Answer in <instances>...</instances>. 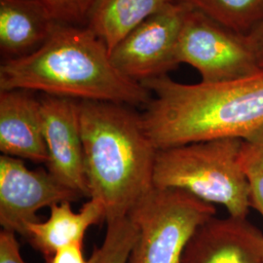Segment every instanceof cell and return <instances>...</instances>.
I'll return each mask as SVG.
<instances>
[{"instance_id":"obj_9","label":"cell","mask_w":263,"mask_h":263,"mask_svg":"<svg viewBox=\"0 0 263 263\" xmlns=\"http://www.w3.org/2000/svg\"><path fill=\"white\" fill-rule=\"evenodd\" d=\"M40 104L48 172L80 197H90L78 101L44 95Z\"/></svg>"},{"instance_id":"obj_2","label":"cell","mask_w":263,"mask_h":263,"mask_svg":"<svg viewBox=\"0 0 263 263\" xmlns=\"http://www.w3.org/2000/svg\"><path fill=\"white\" fill-rule=\"evenodd\" d=\"M141 84L152 96L141 117L158 151L216 139L247 141L263 129V73L197 84L165 76Z\"/></svg>"},{"instance_id":"obj_14","label":"cell","mask_w":263,"mask_h":263,"mask_svg":"<svg viewBox=\"0 0 263 263\" xmlns=\"http://www.w3.org/2000/svg\"><path fill=\"white\" fill-rule=\"evenodd\" d=\"M174 0H95L86 27L111 52L132 30Z\"/></svg>"},{"instance_id":"obj_4","label":"cell","mask_w":263,"mask_h":263,"mask_svg":"<svg viewBox=\"0 0 263 263\" xmlns=\"http://www.w3.org/2000/svg\"><path fill=\"white\" fill-rule=\"evenodd\" d=\"M244 141L216 139L160 149L153 185L184 190L204 202L226 208L230 216L247 218L251 202L242 164Z\"/></svg>"},{"instance_id":"obj_22","label":"cell","mask_w":263,"mask_h":263,"mask_svg":"<svg viewBox=\"0 0 263 263\" xmlns=\"http://www.w3.org/2000/svg\"><path fill=\"white\" fill-rule=\"evenodd\" d=\"M258 66L263 70V9L254 26L245 34Z\"/></svg>"},{"instance_id":"obj_15","label":"cell","mask_w":263,"mask_h":263,"mask_svg":"<svg viewBox=\"0 0 263 263\" xmlns=\"http://www.w3.org/2000/svg\"><path fill=\"white\" fill-rule=\"evenodd\" d=\"M206 14L236 32L246 34L263 9V0H174Z\"/></svg>"},{"instance_id":"obj_21","label":"cell","mask_w":263,"mask_h":263,"mask_svg":"<svg viewBox=\"0 0 263 263\" xmlns=\"http://www.w3.org/2000/svg\"><path fill=\"white\" fill-rule=\"evenodd\" d=\"M242 164L243 167L248 165L263 167V129L244 141Z\"/></svg>"},{"instance_id":"obj_6","label":"cell","mask_w":263,"mask_h":263,"mask_svg":"<svg viewBox=\"0 0 263 263\" xmlns=\"http://www.w3.org/2000/svg\"><path fill=\"white\" fill-rule=\"evenodd\" d=\"M177 55L179 65L193 66L208 83L263 73L245 34L190 7L180 29Z\"/></svg>"},{"instance_id":"obj_20","label":"cell","mask_w":263,"mask_h":263,"mask_svg":"<svg viewBox=\"0 0 263 263\" xmlns=\"http://www.w3.org/2000/svg\"><path fill=\"white\" fill-rule=\"evenodd\" d=\"M0 263H27L21 254L17 234L4 229L0 232Z\"/></svg>"},{"instance_id":"obj_17","label":"cell","mask_w":263,"mask_h":263,"mask_svg":"<svg viewBox=\"0 0 263 263\" xmlns=\"http://www.w3.org/2000/svg\"><path fill=\"white\" fill-rule=\"evenodd\" d=\"M61 25L86 26L95 0H39Z\"/></svg>"},{"instance_id":"obj_1","label":"cell","mask_w":263,"mask_h":263,"mask_svg":"<svg viewBox=\"0 0 263 263\" xmlns=\"http://www.w3.org/2000/svg\"><path fill=\"white\" fill-rule=\"evenodd\" d=\"M9 90L129 106H146L152 97L114 66L109 49L90 28L61 24L31 54L2 62L0 91Z\"/></svg>"},{"instance_id":"obj_13","label":"cell","mask_w":263,"mask_h":263,"mask_svg":"<svg viewBox=\"0 0 263 263\" xmlns=\"http://www.w3.org/2000/svg\"><path fill=\"white\" fill-rule=\"evenodd\" d=\"M104 220L103 205L90 199L79 212H74L71 202H62L50 207V216L45 221L28 224L26 239L45 259L57 251L83 243L87 230Z\"/></svg>"},{"instance_id":"obj_8","label":"cell","mask_w":263,"mask_h":263,"mask_svg":"<svg viewBox=\"0 0 263 263\" xmlns=\"http://www.w3.org/2000/svg\"><path fill=\"white\" fill-rule=\"evenodd\" d=\"M80 198L48 171L29 170L23 159L0 157V224L2 229L27 235L28 224L38 221L39 210Z\"/></svg>"},{"instance_id":"obj_3","label":"cell","mask_w":263,"mask_h":263,"mask_svg":"<svg viewBox=\"0 0 263 263\" xmlns=\"http://www.w3.org/2000/svg\"><path fill=\"white\" fill-rule=\"evenodd\" d=\"M78 108L89 198L103 205L105 222L126 217L154 188L158 149L129 105L78 101Z\"/></svg>"},{"instance_id":"obj_19","label":"cell","mask_w":263,"mask_h":263,"mask_svg":"<svg viewBox=\"0 0 263 263\" xmlns=\"http://www.w3.org/2000/svg\"><path fill=\"white\" fill-rule=\"evenodd\" d=\"M97 254L87 259L85 257L83 243L70 245L65 247L45 259V263H96Z\"/></svg>"},{"instance_id":"obj_16","label":"cell","mask_w":263,"mask_h":263,"mask_svg":"<svg viewBox=\"0 0 263 263\" xmlns=\"http://www.w3.org/2000/svg\"><path fill=\"white\" fill-rule=\"evenodd\" d=\"M106 233L101 247L95 248L96 263H128L138 231L129 216L106 222Z\"/></svg>"},{"instance_id":"obj_11","label":"cell","mask_w":263,"mask_h":263,"mask_svg":"<svg viewBox=\"0 0 263 263\" xmlns=\"http://www.w3.org/2000/svg\"><path fill=\"white\" fill-rule=\"evenodd\" d=\"M0 151L46 165L40 100L29 91H0Z\"/></svg>"},{"instance_id":"obj_18","label":"cell","mask_w":263,"mask_h":263,"mask_svg":"<svg viewBox=\"0 0 263 263\" xmlns=\"http://www.w3.org/2000/svg\"><path fill=\"white\" fill-rule=\"evenodd\" d=\"M244 170L249 180L251 208L263 217V167L248 165L244 166Z\"/></svg>"},{"instance_id":"obj_12","label":"cell","mask_w":263,"mask_h":263,"mask_svg":"<svg viewBox=\"0 0 263 263\" xmlns=\"http://www.w3.org/2000/svg\"><path fill=\"white\" fill-rule=\"evenodd\" d=\"M60 24L39 0H0V50L5 60L41 47Z\"/></svg>"},{"instance_id":"obj_10","label":"cell","mask_w":263,"mask_h":263,"mask_svg":"<svg viewBox=\"0 0 263 263\" xmlns=\"http://www.w3.org/2000/svg\"><path fill=\"white\" fill-rule=\"evenodd\" d=\"M180 263H263L262 233L247 218L215 216L196 230Z\"/></svg>"},{"instance_id":"obj_5","label":"cell","mask_w":263,"mask_h":263,"mask_svg":"<svg viewBox=\"0 0 263 263\" xmlns=\"http://www.w3.org/2000/svg\"><path fill=\"white\" fill-rule=\"evenodd\" d=\"M215 205L176 188L154 187L129 214L138 235L128 263H180L198 228L215 217Z\"/></svg>"},{"instance_id":"obj_7","label":"cell","mask_w":263,"mask_h":263,"mask_svg":"<svg viewBox=\"0 0 263 263\" xmlns=\"http://www.w3.org/2000/svg\"><path fill=\"white\" fill-rule=\"evenodd\" d=\"M188 8L171 2L142 22L111 50L114 66L140 83L178 68V42Z\"/></svg>"}]
</instances>
